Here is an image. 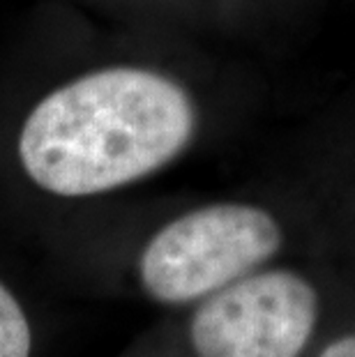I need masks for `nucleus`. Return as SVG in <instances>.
<instances>
[{
    "label": "nucleus",
    "instance_id": "1",
    "mask_svg": "<svg viewBox=\"0 0 355 357\" xmlns=\"http://www.w3.org/2000/svg\"><path fill=\"white\" fill-rule=\"evenodd\" d=\"M194 106L178 83L150 70L111 67L54 90L30 111L19 157L37 187L95 196L150 176L183 153Z\"/></svg>",
    "mask_w": 355,
    "mask_h": 357
},
{
    "label": "nucleus",
    "instance_id": "2",
    "mask_svg": "<svg viewBox=\"0 0 355 357\" xmlns=\"http://www.w3.org/2000/svg\"><path fill=\"white\" fill-rule=\"evenodd\" d=\"M284 235L277 219L247 203H215L173 219L141 254L146 293L164 305H185L222 291L270 261Z\"/></svg>",
    "mask_w": 355,
    "mask_h": 357
},
{
    "label": "nucleus",
    "instance_id": "3",
    "mask_svg": "<svg viewBox=\"0 0 355 357\" xmlns=\"http://www.w3.org/2000/svg\"><path fill=\"white\" fill-rule=\"evenodd\" d=\"M319 293L291 270L252 272L208 295L192 318L196 357H300L319 323Z\"/></svg>",
    "mask_w": 355,
    "mask_h": 357
},
{
    "label": "nucleus",
    "instance_id": "4",
    "mask_svg": "<svg viewBox=\"0 0 355 357\" xmlns=\"http://www.w3.org/2000/svg\"><path fill=\"white\" fill-rule=\"evenodd\" d=\"M33 334L17 298L0 284V357H30Z\"/></svg>",
    "mask_w": 355,
    "mask_h": 357
},
{
    "label": "nucleus",
    "instance_id": "5",
    "mask_svg": "<svg viewBox=\"0 0 355 357\" xmlns=\"http://www.w3.org/2000/svg\"><path fill=\"white\" fill-rule=\"evenodd\" d=\"M319 357H355V334H346L342 339H335L321 351Z\"/></svg>",
    "mask_w": 355,
    "mask_h": 357
}]
</instances>
